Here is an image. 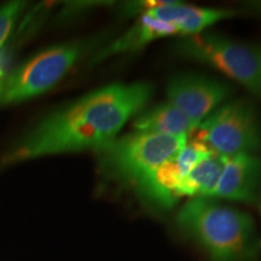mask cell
I'll return each instance as SVG.
<instances>
[{"mask_svg":"<svg viewBox=\"0 0 261 261\" xmlns=\"http://www.w3.org/2000/svg\"><path fill=\"white\" fill-rule=\"evenodd\" d=\"M84 52L83 45H56L24 62L2 83L0 104L23 102L55 86Z\"/></svg>","mask_w":261,"mask_h":261,"instance_id":"6","label":"cell"},{"mask_svg":"<svg viewBox=\"0 0 261 261\" xmlns=\"http://www.w3.org/2000/svg\"><path fill=\"white\" fill-rule=\"evenodd\" d=\"M171 35H178L172 24L159 21L150 16L142 15L138 21L130 27L121 37L104 47L94 56L92 63H99L114 55L127 54L142 50L143 47L158 39L167 38Z\"/></svg>","mask_w":261,"mask_h":261,"instance_id":"11","label":"cell"},{"mask_svg":"<svg viewBox=\"0 0 261 261\" xmlns=\"http://www.w3.org/2000/svg\"><path fill=\"white\" fill-rule=\"evenodd\" d=\"M133 127L138 132L189 136L197 125H195L177 107L166 102L140 113L135 119Z\"/></svg>","mask_w":261,"mask_h":261,"instance_id":"12","label":"cell"},{"mask_svg":"<svg viewBox=\"0 0 261 261\" xmlns=\"http://www.w3.org/2000/svg\"><path fill=\"white\" fill-rule=\"evenodd\" d=\"M189 142L230 158L254 154L261 149V126L255 108L248 100L224 104L188 136Z\"/></svg>","mask_w":261,"mask_h":261,"instance_id":"5","label":"cell"},{"mask_svg":"<svg viewBox=\"0 0 261 261\" xmlns=\"http://www.w3.org/2000/svg\"><path fill=\"white\" fill-rule=\"evenodd\" d=\"M25 5V2H10L0 9V47L4 45Z\"/></svg>","mask_w":261,"mask_h":261,"instance_id":"15","label":"cell"},{"mask_svg":"<svg viewBox=\"0 0 261 261\" xmlns=\"http://www.w3.org/2000/svg\"><path fill=\"white\" fill-rule=\"evenodd\" d=\"M143 15L172 24L177 34L185 38L203 33L205 28L215 22L230 17L233 14L226 10L198 8L179 2H163L158 8L149 10Z\"/></svg>","mask_w":261,"mask_h":261,"instance_id":"9","label":"cell"},{"mask_svg":"<svg viewBox=\"0 0 261 261\" xmlns=\"http://www.w3.org/2000/svg\"><path fill=\"white\" fill-rule=\"evenodd\" d=\"M261 189V159L254 154L227 158L211 197L253 202Z\"/></svg>","mask_w":261,"mask_h":261,"instance_id":"8","label":"cell"},{"mask_svg":"<svg viewBox=\"0 0 261 261\" xmlns=\"http://www.w3.org/2000/svg\"><path fill=\"white\" fill-rule=\"evenodd\" d=\"M187 143L185 135L167 136L135 130L97 151L99 169L107 177L136 187L148 173L174 159Z\"/></svg>","mask_w":261,"mask_h":261,"instance_id":"3","label":"cell"},{"mask_svg":"<svg viewBox=\"0 0 261 261\" xmlns=\"http://www.w3.org/2000/svg\"><path fill=\"white\" fill-rule=\"evenodd\" d=\"M152 96L145 83H116L93 91L42 120L3 158L4 165L84 150L99 151L116 139Z\"/></svg>","mask_w":261,"mask_h":261,"instance_id":"1","label":"cell"},{"mask_svg":"<svg viewBox=\"0 0 261 261\" xmlns=\"http://www.w3.org/2000/svg\"><path fill=\"white\" fill-rule=\"evenodd\" d=\"M260 244H261V242H260Z\"/></svg>","mask_w":261,"mask_h":261,"instance_id":"17","label":"cell"},{"mask_svg":"<svg viewBox=\"0 0 261 261\" xmlns=\"http://www.w3.org/2000/svg\"><path fill=\"white\" fill-rule=\"evenodd\" d=\"M177 225L212 261H254L255 226L243 212L207 197L191 198L178 212Z\"/></svg>","mask_w":261,"mask_h":261,"instance_id":"2","label":"cell"},{"mask_svg":"<svg viewBox=\"0 0 261 261\" xmlns=\"http://www.w3.org/2000/svg\"><path fill=\"white\" fill-rule=\"evenodd\" d=\"M180 56L211 65L261 97V48L214 33L185 37L175 44Z\"/></svg>","mask_w":261,"mask_h":261,"instance_id":"4","label":"cell"},{"mask_svg":"<svg viewBox=\"0 0 261 261\" xmlns=\"http://www.w3.org/2000/svg\"><path fill=\"white\" fill-rule=\"evenodd\" d=\"M231 94L230 86L200 75H178L168 83V102L200 125Z\"/></svg>","mask_w":261,"mask_h":261,"instance_id":"7","label":"cell"},{"mask_svg":"<svg viewBox=\"0 0 261 261\" xmlns=\"http://www.w3.org/2000/svg\"><path fill=\"white\" fill-rule=\"evenodd\" d=\"M2 83H3V81H0V89H2Z\"/></svg>","mask_w":261,"mask_h":261,"instance_id":"16","label":"cell"},{"mask_svg":"<svg viewBox=\"0 0 261 261\" xmlns=\"http://www.w3.org/2000/svg\"><path fill=\"white\" fill-rule=\"evenodd\" d=\"M181 178L175 159H172L148 173L135 188L148 204L158 210H171L180 198L178 189Z\"/></svg>","mask_w":261,"mask_h":261,"instance_id":"10","label":"cell"},{"mask_svg":"<svg viewBox=\"0 0 261 261\" xmlns=\"http://www.w3.org/2000/svg\"><path fill=\"white\" fill-rule=\"evenodd\" d=\"M226 160L227 158L225 156L213 152L198 162L185 177L181 178L178 189L179 196L210 198L217 187Z\"/></svg>","mask_w":261,"mask_h":261,"instance_id":"13","label":"cell"},{"mask_svg":"<svg viewBox=\"0 0 261 261\" xmlns=\"http://www.w3.org/2000/svg\"><path fill=\"white\" fill-rule=\"evenodd\" d=\"M211 154H213V152L210 149L205 148L204 145L198 144V143L195 142H189L188 140L187 145L174 158L181 177H185L198 162L208 158Z\"/></svg>","mask_w":261,"mask_h":261,"instance_id":"14","label":"cell"}]
</instances>
